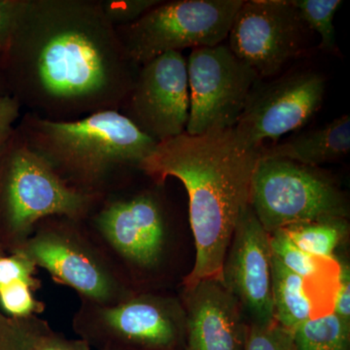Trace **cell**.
Segmentation results:
<instances>
[{
	"mask_svg": "<svg viewBox=\"0 0 350 350\" xmlns=\"http://www.w3.org/2000/svg\"><path fill=\"white\" fill-rule=\"evenodd\" d=\"M138 69L100 0H24L0 59L7 94L52 121L120 111Z\"/></svg>",
	"mask_w": 350,
	"mask_h": 350,
	"instance_id": "obj_1",
	"label": "cell"
},
{
	"mask_svg": "<svg viewBox=\"0 0 350 350\" xmlns=\"http://www.w3.org/2000/svg\"><path fill=\"white\" fill-rule=\"evenodd\" d=\"M261 149L244 142L234 128L200 135L185 131L157 144L142 163L140 170L158 183L174 177L187 192L196 258L184 286L220 278L239 219L250 206Z\"/></svg>",
	"mask_w": 350,
	"mask_h": 350,
	"instance_id": "obj_2",
	"label": "cell"
},
{
	"mask_svg": "<svg viewBox=\"0 0 350 350\" xmlns=\"http://www.w3.org/2000/svg\"><path fill=\"white\" fill-rule=\"evenodd\" d=\"M34 153L69 187L98 199L130 170H140L157 142L116 110L71 121L25 113L16 126Z\"/></svg>",
	"mask_w": 350,
	"mask_h": 350,
	"instance_id": "obj_3",
	"label": "cell"
},
{
	"mask_svg": "<svg viewBox=\"0 0 350 350\" xmlns=\"http://www.w3.org/2000/svg\"><path fill=\"white\" fill-rule=\"evenodd\" d=\"M100 200L66 185L29 148L17 128L0 148V215L19 246L41 221L84 220Z\"/></svg>",
	"mask_w": 350,
	"mask_h": 350,
	"instance_id": "obj_4",
	"label": "cell"
},
{
	"mask_svg": "<svg viewBox=\"0 0 350 350\" xmlns=\"http://www.w3.org/2000/svg\"><path fill=\"white\" fill-rule=\"evenodd\" d=\"M80 222L66 217L45 219L16 250L47 271L59 284L75 289L82 301L112 305L124 300L133 292L107 253L83 232Z\"/></svg>",
	"mask_w": 350,
	"mask_h": 350,
	"instance_id": "obj_5",
	"label": "cell"
},
{
	"mask_svg": "<svg viewBox=\"0 0 350 350\" xmlns=\"http://www.w3.org/2000/svg\"><path fill=\"white\" fill-rule=\"evenodd\" d=\"M250 206L269 234L349 215V200L331 177L314 167L278 158L260 157L251 180Z\"/></svg>",
	"mask_w": 350,
	"mask_h": 350,
	"instance_id": "obj_6",
	"label": "cell"
},
{
	"mask_svg": "<svg viewBox=\"0 0 350 350\" xmlns=\"http://www.w3.org/2000/svg\"><path fill=\"white\" fill-rule=\"evenodd\" d=\"M73 327L96 350H177L185 342L186 315L172 297L131 293L112 305L82 301Z\"/></svg>",
	"mask_w": 350,
	"mask_h": 350,
	"instance_id": "obj_7",
	"label": "cell"
},
{
	"mask_svg": "<svg viewBox=\"0 0 350 350\" xmlns=\"http://www.w3.org/2000/svg\"><path fill=\"white\" fill-rule=\"evenodd\" d=\"M243 1H161L133 24L115 29L126 55L140 68L165 53L220 45Z\"/></svg>",
	"mask_w": 350,
	"mask_h": 350,
	"instance_id": "obj_8",
	"label": "cell"
},
{
	"mask_svg": "<svg viewBox=\"0 0 350 350\" xmlns=\"http://www.w3.org/2000/svg\"><path fill=\"white\" fill-rule=\"evenodd\" d=\"M186 62L190 96L186 133L200 135L234 128L260 81L256 71L222 44L195 48Z\"/></svg>",
	"mask_w": 350,
	"mask_h": 350,
	"instance_id": "obj_9",
	"label": "cell"
},
{
	"mask_svg": "<svg viewBox=\"0 0 350 350\" xmlns=\"http://www.w3.org/2000/svg\"><path fill=\"white\" fill-rule=\"evenodd\" d=\"M94 207L92 223L109 252L139 269H155L162 262L167 220L162 200L150 191L129 197L108 195Z\"/></svg>",
	"mask_w": 350,
	"mask_h": 350,
	"instance_id": "obj_10",
	"label": "cell"
},
{
	"mask_svg": "<svg viewBox=\"0 0 350 350\" xmlns=\"http://www.w3.org/2000/svg\"><path fill=\"white\" fill-rule=\"evenodd\" d=\"M323 75L305 70L269 83L258 82L248 96L234 130L250 146H264L310 122L325 94Z\"/></svg>",
	"mask_w": 350,
	"mask_h": 350,
	"instance_id": "obj_11",
	"label": "cell"
},
{
	"mask_svg": "<svg viewBox=\"0 0 350 350\" xmlns=\"http://www.w3.org/2000/svg\"><path fill=\"white\" fill-rule=\"evenodd\" d=\"M189 107L187 62L169 52L140 66L120 112L160 144L185 133Z\"/></svg>",
	"mask_w": 350,
	"mask_h": 350,
	"instance_id": "obj_12",
	"label": "cell"
},
{
	"mask_svg": "<svg viewBox=\"0 0 350 350\" xmlns=\"http://www.w3.org/2000/svg\"><path fill=\"white\" fill-rule=\"evenodd\" d=\"M305 27L291 0L243 1L228 36V47L260 79L271 77L300 52Z\"/></svg>",
	"mask_w": 350,
	"mask_h": 350,
	"instance_id": "obj_13",
	"label": "cell"
},
{
	"mask_svg": "<svg viewBox=\"0 0 350 350\" xmlns=\"http://www.w3.org/2000/svg\"><path fill=\"white\" fill-rule=\"evenodd\" d=\"M269 234L250 206L239 219L221 269V282L241 304L251 323L275 321Z\"/></svg>",
	"mask_w": 350,
	"mask_h": 350,
	"instance_id": "obj_14",
	"label": "cell"
},
{
	"mask_svg": "<svg viewBox=\"0 0 350 350\" xmlns=\"http://www.w3.org/2000/svg\"><path fill=\"white\" fill-rule=\"evenodd\" d=\"M185 350H243L248 326L238 300L219 278L184 286Z\"/></svg>",
	"mask_w": 350,
	"mask_h": 350,
	"instance_id": "obj_15",
	"label": "cell"
},
{
	"mask_svg": "<svg viewBox=\"0 0 350 350\" xmlns=\"http://www.w3.org/2000/svg\"><path fill=\"white\" fill-rule=\"evenodd\" d=\"M350 150V118L342 115L322 128L301 133L280 144L262 146V158H278L317 167L342 158Z\"/></svg>",
	"mask_w": 350,
	"mask_h": 350,
	"instance_id": "obj_16",
	"label": "cell"
},
{
	"mask_svg": "<svg viewBox=\"0 0 350 350\" xmlns=\"http://www.w3.org/2000/svg\"><path fill=\"white\" fill-rule=\"evenodd\" d=\"M271 295L275 321L293 331L314 317L313 303L306 289V280L285 268L271 257Z\"/></svg>",
	"mask_w": 350,
	"mask_h": 350,
	"instance_id": "obj_17",
	"label": "cell"
},
{
	"mask_svg": "<svg viewBox=\"0 0 350 350\" xmlns=\"http://www.w3.org/2000/svg\"><path fill=\"white\" fill-rule=\"evenodd\" d=\"M301 250L310 256L332 261L349 232L347 219L336 218L290 226L282 229Z\"/></svg>",
	"mask_w": 350,
	"mask_h": 350,
	"instance_id": "obj_18",
	"label": "cell"
},
{
	"mask_svg": "<svg viewBox=\"0 0 350 350\" xmlns=\"http://www.w3.org/2000/svg\"><path fill=\"white\" fill-rule=\"evenodd\" d=\"M292 334L299 350L350 349V323L333 312L314 315Z\"/></svg>",
	"mask_w": 350,
	"mask_h": 350,
	"instance_id": "obj_19",
	"label": "cell"
},
{
	"mask_svg": "<svg viewBox=\"0 0 350 350\" xmlns=\"http://www.w3.org/2000/svg\"><path fill=\"white\" fill-rule=\"evenodd\" d=\"M11 321L16 350H92L85 340L66 338L53 330L47 322L36 315L25 319H11Z\"/></svg>",
	"mask_w": 350,
	"mask_h": 350,
	"instance_id": "obj_20",
	"label": "cell"
},
{
	"mask_svg": "<svg viewBox=\"0 0 350 350\" xmlns=\"http://www.w3.org/2000/svg\"><path fill=\"white\" fill-rule=\"evenodd\" d=\"M301 21L308 29L320 36V48L333 51L336 48L334 18L342 2L340 0H291Z\"/></svg>",
	"mask_w": 350,
	"mask_h": 350,
	"instance_id": "obj_21",
	"label": "cell"
},
{
	"mask_svg": "<svg viewBox=\"0 0 350 350\" xmlns=\"http://www.w3.org/2000/svg\"><path fill=\"white\" fill-rule=\"evenodd\" d=\"M269 244L273 256L295 275L305 280L319 276L324 261L301 250L283 230L269 234Z\"/></svg>",
	"mask_w": 350,
	"mask_h": 350,
	"instance_id": "obj_22",
	"label": "cell"
},
{
	"mask_svg": "<svg viewBox=\"0 0 350 350\" xmlns=\"http://www.w3.org/2000/svg\"><path fill=\"white\" fill-rule=\"evenodd\" d=\"M243 350H299L291 331L275 321L250 323Z\"/></svg>",
	"mask_w": 350,
	"mask_h": 350,
	"instance_id": "obj_23",
	"label": "cell"
},
{
	"mask_svg": "<svg viewBox=\"0 0 350 350\" xmlns=\"http://www.w3.org/2000/svg\"><path fill=\"white\" fill-rule=\"evenodd\" d=\"M0 305L11 319H25L43 312L44 306L34 297L33 289L24 282L0 288Z\"/></svg>",
	"mask_w": 350,
	"mask_h": 350,
	"instance_id": "obj_24",
	"label": "cell"
},
{
	"mask_svg": "<svg viewBox=\"0 0 350 350\" xmlns=\"http://www.w3.org/2000/svg\"><path fill=\"white\" fill-rule=\"evenodd\" d=\"M101 8L110 24L116 27H126L142 18L145 13L158 5L159 0H100Z\"/></svg>",
	"mask_w": 350,
	"mask_h": 350,
	"instance_id": "obj_25",
	"label": "cell"
},
{
	"mask_svg": "<svg viewBox=\"0 0 350 350\" xmlns=\"http://www.w3.org/2000/svg\"><path fill=\"white\" fill-rule=\"evenodd\" d=\"M38 267L20 250H15L11 256H0V288L16 282H24L36 289L40 282L36 278Z\"/></svg>",
	"mask_w": 350,
	"mask_h": 350,
	"instance_id": "obj_26",
	"label": "cell"
},
{
	"mask_svg": "<svg viewBox=\"0 0 350 350\" xmlns=\"http://www.w3.org/2000/svg\"><path fill=\"white\" fill-rule=\"evenodd\" d=\"M24 0H0V59L7 49Z\"/></svg>",
	"mask_w": 350,
	"mask_h": 350,
	"instance_id": "obj_27",
	"label": "cell"
},
{
	"mask_svg": "<svg viewBox=\"0 0 350 350\" xmlns=\"http://www.w3.org/2000/svg\"><path fill=\"white\" fill-rule=\"evenodd\" d=\"M21 111L19 103L10 94L0 96V148L15 131Z\"/></svg>",
	"mask_w": 350,
	"mask_h": 350,
	"instance_id": "obj_28",
	"label": "cell"
},
{
	"mask_svg": "<svg viewBox=\"0 0 350 350\" xmlns=\"http://www.w3.org/2000/svg\"><path fill=\"white\" fill-rule=\"evenodd\" d=\"M338 289L334 297L332 312L350 323V267L347 262H342L338 268Z\"/></svg>",
	"mask_w": 350,
	"mask_h": 350,
	"instance_id": "obj_29",
	"label": "cell"
},
{
	"mask_svg": "<svg viewBox=\"0 0 350 350\" xmlns=\"http://www.w3.org/2000/svg\"><path fill=\"white\" fill-rule=\"evenodd\" d=\"M0 350H16L15 337L10 317L0 313Z\"/></svg>",
	"mask_w": 350,
	"mask_h": 350,
	"instance_id": "obj_30",
	"label": "cell"
},
{
	"mask_svg": "<svg viewBox=\"0 0 350 350\" xmlns=\"http://www.w3.org/2000/svg\"><path fill=\"white\" fill-rule=\"evenodd\" d=\"M7 92L5 90V87H4L3 83H2V80L0 79V96H3V94H6Z\"/></svg>",
	"mask_w": 350,
	"mask_h": 350,
	"instance_id": "obj_31",
	"label": "cell"
},
{
	"mask_svg": "<svg viewBox=\"0 0 350 350\" xmlns=\"http://www.w3.org/2000/svg\"><path fill=\"white\" fill-rule=\"evenodd\" d=\"M1 255H2V254H1V252H0V256H1Z\"/></svg>",
	"mask_w": 350,
	"mask_h": 350,
	"instance_id": "obj_32",
	"label": "cell"
}]
</instances>
